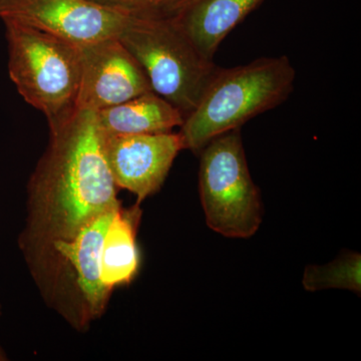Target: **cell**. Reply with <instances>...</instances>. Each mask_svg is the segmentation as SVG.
I'll return each instance as SVG.
<instances>
[{"instance_id": "2", "label": "cell", "mask_w": 361, "mask_h": 361, "mask_svg": "<svg viewBox=\"0 0 361 361\" xmlns=\"http://www.w3.org/2000/svg\"><path fill=\"white\" fill-rule=\"evenodd\" d=\"M116 209L90 221L70 239L23 252L44 302L80 332L103 317L113 294L101 280V249Z\"/></svg>"}, {"instance_id": "7", "label": "cell", "mask_w": 361, "mask_h": 361, "mask_svg": "<svg viewBox=\"0 0 361 361\" xmlns=\"http://www.w3.org/2000/svg\"><path fill=\"white\" fill-rule=\"evenodd\" d=\"M129 13L94 0H0V20L82 47L118 37Z\"/></svg>"}, {"instance_id": "3", "label": "cell", "mask_w": 361, "mask_h": 361, "mask_svg": "<svg viewBox=\"0 0 361 361\" xmlns=\"http://www.w3.org/2000/svg\"><path fill=\"white\" fill-rule=\"evenodd\" d=\"M296 71L286 56L259 58L246 65L220 68L179 133L184 149L199 155L215 137L242 126L287 101Z\"/></svg>"}, {"instance_id": "15", "label": "cell", "mask_w": 361, "mask_h": 361, "mask_svg": "<svg viewBox=\"0 0 361 361\" xmlns=\"http://www.w3.org/2000/svg\"><path fill=\"white\" fill-rule=\"evenodd\" d=\"M2 316V306L1 303H0V319H1ZM8 355L4 350V346H2L1 342H0V361H7L8 360Z\"/></svg>"}, {"instance_id": "1", "label": "cell", "mask_w": 361, "mask_h": 361, "mask_svg": "<svg viewBox=\"0 0 361 361\" xmlns=\"http://www.w3.org/2000/svg\"><path fill=\"white\" fill-rule=\"evenodd\" d=\"M49 129V145L26 188L21 252L70 239L90 221L122 205L96 111L77 110Z\"/></svg>"}, {"instance_id": "4", "label": "cell", "mask_w": 361, "mask_h": 361, "mask_svg": "<svg viewBox=\"0 0 361 361\" xmlns=\"http://www.w3.org/2000/svg\"><path fill=\"white\" fill-rule=\"evenodd\" d=\"M118 39L144 71L152 90L186 118L218 66L214 61L171 18L129 14Z\"/></svg>"}, {"instance_id": "5", "label": "cell", "mask_w": 361, "mask_h": 361, "mask_svg": "<svg viewBox=\"0 0 361 361\" xmlns=\"http://www.w3.org/2000/svg\"><path fill=\"white\" fill-rule=\"evenodd\" d=\"M6 26L8 75L21 97L54 127L77 109L80 82L78 45L13 23Z\"/></svg>"}, {"instance_id": "13", "label": "cell", "mask_w": 361, "mask_h": 361, "mask_svg": "<svg viewBox=\"0 0 361 361\" xmlns=\"http://www.w3.org/2000/svg\"><path fill=\"white\" fill-rule=\"evenodd\" d=\"M303 284L310 291L346 288L360 292V255L348 254L324 267L310 266L304 274Z\"/></svg>"}, {"instance_id": "12", "label": "cell", "mask_w": 361, "mask_h": 361, "mask_svg": "<svg viewBox=\"0 0 361 361\" xmlns=\"http://www.w3.org/2000/svg\"><path fill=\"white\" fill-rule=\"evenodd\" d=\"M97 118L104 134L137 135L173 132L185 116L167 99L149 92L97 111Z\"/></svg>"}, {"instance_id": "10", "label": "cell", "mask_w": 361, "mask_h": 361, "mask_svg": "<svg viewBox=\"0 0 361 361\" xmlns=\"http://www.w3.org/2000/svg\"><path fill=\"white\" fill-rule=\"evenodd\" d=\"M266 0H190L172 20L205 58L212 59L226 37Z\"/></svg>"}, {"instance_id": "8", "label": "cell", "mask_w": 361, "mask_h": 361, "mask_svg": "<svg viewBox=\"0 0 361 361\" xmlns=\"http://www.w3.org/2000/svg\"><path fill=\"white\" fill-rule=\"evenodd\" d=\"M104 134V133H103ZM104 149L118 190L134 194L141 205L167 179L184 142L179 132L158 134H104Z\"/></svg>"}, {"instance_id": "6", "label": "cell", "mask_w": 361, "mask_h": 361, "mask_svg": "<svg viewBox=\"0 0 361 361\" xmlns=\"http://www.w3.org/2000/svg\"><path fill=\"white\" fill-rule=\"evenodd\" d=\"M199 155V192L207 225L230 238L253 236L262 222L263 205L249 172L241 129L215 137Z\"/></svg>"}, {"instance_id": "9", "label": "cell", "mask_w": 361, "mask_h": 361, "mask_svg": "<svg viewBox=\"0 0 361 361\" xmlns=\"http://www.w3.org/2000/svg\"><path fill=\"white\" fill-rule=\"evenodd\" d=\"M78 110L99 111L153 92L144 71L118 37L82 45Z\"/></svg>"}, {"instance_id": "11", "label": "cell", "mask_w": 361, "mask_h": 361, "mask_svg": "<svg viewBox=\"0 0 361 361\" xmlns=\"http://www.w3.org/2000/svg\"><path fill=\"white\" fill-rule=\"evenodd\" d=\"M140 205L118 207L106 227L101 249V280L113 293L132 283L140 268L137 232L141 221Z\"/></svg>"}, {"instance_id": "14", "label": "cell", "mask_w": 361, "mask_h": 361, "mask_svg": "<svg viewBox=\"0 0 361 361\" xmlns=\"http://www.w3.org/2000/svg\"><path fill=\"white\" fill-rule=\"evenodd\" d=\"M133 16L172 18L190 0H94Z\"/></svg>"}]
</instances>
